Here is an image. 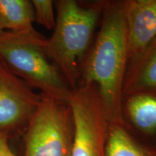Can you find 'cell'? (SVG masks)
I'll return each instance as SVG.
<instances>
[{
    "instance_id": "10",
    "label": "cell",
    "mask_w": 156,
    "mask_h": 156,
    "mask_svg": "<svg viewBox=\"0 0 156 156\" xmlns=\"http://www.w3.org/2000/svg\"><path fill=\"white\" fill-rule=\"evenodd\" d=\"M106 156H156V148L145 146L136 140L124 124L109 123Z\"/></svg>"
},
{
    "instance_id": "8",
    "label": "cell",
    "mask_w": 156,
    "mask_h": 156,
    "mask_svg": "<svg viewBox=\"0 0 156 156\" xmlns=\"http://www.w3.org/2000/svg\"><path fill=\"white\" fill-rule=\"evenodd\" d=\"M156 92V37L137 57L129 62L124 98L139 92Z\"/></svg>"
},
{
    "instance_id": "7",
    "label": "cell",
    "mask_w": 156,
    "mask_h": 156,
    "mask_svg": "<svg viewBox=\"0 0 156 156\" xmlns=\"http://www.w3.org/2000/svg\"><path fill=\"white\" fill-rule=\"evenodd\" d=\"M122 7L130 62L156 37V0H126L122 1Z\"/></svg>"
},
{
    "instance_id": "14",
    "label": "cell",
    "mask_w": 156,
    "mask_h": 156,
    "mask_svg": "<svg viewBox=\"0 0 156 156\" xmlns=\"http://www.w3.org/2000/svg\"><path fill=\"white\" fill-rule=\"evenodd\" d=\"M2 32H4V30H3V29L2 28V26H1V23H0V34H2Z\"/></svg>"
},
{
    "instance_id": "1",
    "label": "cell",
    "mask_w": 156,
    "mask_h": 156,
    "mask_svg": "<svg viewBox=\"0 0 156 156\" xmlns=\"http://www.w3.org/2000/svg\"><path fill=\"white\" fill-rule=\"evenodd\" d=\"M129 64L122 1L104 2L100 30L81 71V84L96 87L109 123L124 124V79Z\"/></svg>"
},
{
    "instance_id": "4",
    "label": "cell",
    "mask_w": 156,
    "mask_h": 156,
    "mask_svg": "<svg viewBox=\"0 0 156 156\" xmlns=\"http://www.w3.org/2000/svg\"><path fill=\"white\" fill-rule=\"evenodd\" d=\"M73 136L69 105L42 94L28 123L24 156H71Z\"/></svg>"
},
{
    "instance_id": "9",
    "label": "cell",
    "mask_w": 156,
    "mask_h": 156,
    "mask_svg": "<svg viewBox=\"0 0 156 156\" xmlns=\"http://www.w3.org/2000/svg\"><path fill=\"white\" fill-rule=\"evenodd\" d=\"M124 112L140 132L156 136V92H139L125 96Z\"/></svg>"
},
{
    "instance_id": "5",
    "label": "cell",
    "mask_w": 156,
    "mask_h": 156,
    "mask_svg": "<svg viewBox=\"0 0 156 156\" xmlns=\"http://www.w3.org/2000/svg\"><path fill=\"white\" fill-rule=\"evenodd\" d=\"M68 105L74 122L71 156H106L109 122L96 87L80 85L73 91Z\"/></svg>"
},
{
    "instance_id": "3",
    "label": "cell",
    "mask_w": 156,
    "mask_h": 156,
    "mask_svg": "<svg viewBox=\"0 0 156 156\" xmlns=\"http://www.w3.org/2000/svg\"><path fill=\"white\" fill-rule=\"evenodd\" d=\"M47 38L33 29L0 34V59L31 88H37L59 102L67 103L73 90L51 61Z\"/></svg>"
},
{
    "instance_id": "11",
    "label": "cell",
    "mask_w": 156,
    "mask_h": 156,
    "mask_svg": "<svg viewBox=\"0 0 156 156\" xmlns=\"http://www.w3.org/2000/svg\"><path fill=\"white\" fill-rule=\"evenodd\" d=\"M34 10L28 0H0V23L2 28L11 32L34 29Z\"/></svg>"
},
{
    "instance_id": "2",
    "label": "cell",
    "mask_w": 156,
    "mask_h": 156,
    "mask_svg": "<svg viewBox=\"0 0 156 156\" xmlns=\"http://www.w3.org/2000/svg\"><path fill=\"white\" fill-rule=\"evenodd\" d=\"M56 2V24L51 36L47 38L46 52L74 90L80 85L82 67L91 47L104 2L85 6L75 0Z\"/></svg>"
},
{
    "instance_id": "13",
    "label": "cell",
    "mask_w": 156,
    "mask_h": 156,
    "mask_svg": "<svg viewBox=\"0 0 156 156\" xmlns=\"http://www.w3.org/2000/svg\"><path fill=\"white\" fill-rule=\"evenodd\" d=\"M0 156H15L9 147L5 133L0 132Z\"/></svg>"
},
{
    "instance_id": "12",
    "label": "cell",
    "mask_w": 156,
    "mask_h": 156,
    "mask_svg": "<svg viewBox=\"0 0 156 156\" xmlns=\"http://www.w3.org/2000/svg\"><path fill=\"white\" fill-rule=\"evenodd\" d=\"M34 10L35 20L48 30H54L56 18L54 12V2L51 0L31 1Z\"/></svg>"
},
{
    "instance_id": "6",
    "label": "cell",
    "mask_w": 156,
    "mask_h": 156,
    "mask_svg": "<svg viewBox=\"0 0 156 156\" xmlns=\"http://www.w3.org/2000/svg\"><path fill=\"white\" fill-rule=\"evenodd\" d=\"M41 98L0 59V132L28 124Z\"/></svg>"
}]
</instances>
